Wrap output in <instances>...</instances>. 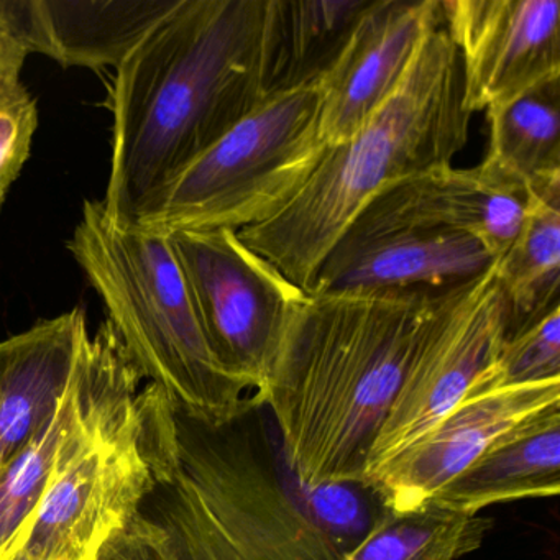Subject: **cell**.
I'll use <instances>...</instances> for the list:
<instances>
[{
  "instance_id": "cell-21",
  "label": "cell",
  "mask_w": 560,
  "mask_h": 560,
  "mask_svg": "<svg viewBox=\"0 0 560 560\" xmlns=\"http://www.w3.org/2000/svg\"><path fill=\"white\" fill-rule=\"evenodd\" d=\"M497 281L506 339L560 307V185L527 192L520 232L497 261Z\"/></svg>"
},
{
  "instance_id": "cell-27",
  "label": "cell",
  "mask_w": 560,
  "mask_h": 560,
  "mask_svg": "<svg viewBox=\"0 0 560 560\" xmlns=\"http://www.w3.org/2000/svg\"><path fill=\"white\" fill-rule=\"evenodd\" d=\"M0 560H28L21 550H15V552L9 553V556L0 557Z\"/></svg>"
},
{
  "instance_id": "cell-7",
  "label": "cell",
  "mask_w": 560,
  "mask_h": 560,
  "mask_svg": "<svg viewBox=\"0 0 560 560\" xmlns=\"http://www.w3.org/2000/svg\"><path fill=\"white\" fill-rule=\"evenodd\" d=\"M178 455V418L150 383L137 405L55 475L28 520L19 550L28 560H91L126 526L147 494L165 483Z\"/></svg>"
},
{
  "instance_id": "cell-18",
  "label": "cell",
  "mask_w": 560,
  "mask_h": 560,
  "mask_svg": "<svg viewBox=\"0 0 560 560\" xmlns=\"http://www.w3.org/2000/svg\"><path fill=\"white\" fill-rule=\"evenodd\" d=\"M378 198L422 224L477 238L497 261L520 232L527 201L526 192L481 165L432 170L393 186Z\"/></svg>"
},
{
  "instance_id": "cell-8",
  "label": "cell",
  "mask_w": 560,
  "mask_h": 560,
  "mask_svg": "<svg viewBox=\"0 0 560 560\" xmlns=\"http://www.w3.org/2000/svg\"><path fill=\"white\" fill-rule=\"evenodd\" d=\"M168 237L215 362L260 393L306 293L231 229Z\"/></svg>"
},
{
  "instance_id": "cell-11",
  "label": "cell",
  "mask_w": 560,
  "mask_h": 560,
  "mask_svg": "<svg viewBox=\"0 0 560 560\" xmlns=\"http://www.w3.org/2000/svg\"><path fill=\"white\" fill-rule=\"evenodd\" d=\"M504 340L506 314L494 261L445 314L409 370L370 452L366 477L454 409Z\"/></svg>"
},
{
  "instance_id": "cell-6",
  "label": "cell",
  "mask_w": 560,
  "mask_h": 560,
  "mask_svg": "<svg viewBox=\"0 0 560 560\" xmlns=\"http://www.w3.org/2000/svg\"><path fill=\"white\" fill-rule=\"evenodd\" d=\"M327 149L319 83L270 94L160 186L133 225L170 235L264 224L290 205Z\"/></svg>"
},
{
  "instance_id": "cell-20",
  "label": "cell",
  "mask_w": 560,
  "mask_h": 560,
  "mask_svg": "<svg viewBox=\"0 0 560 560\" xmlns=\"http://www.w3.org/2000/svg\"><path fill=\"white\" fill-rule=\"evenodd\" d=\"M490 143L480 163L520 191L560 185V80L488 110Z\"/></svg>"
},
{
  "instance_id": "cell-22",
  "label": "cell",
  "mask_w": 560,
  "mask_h": 560,
  "mask_svg": "<svg viewBox=\"0 0 560 560\" xmlns=\"http://www.w3.org/2000/svg\"><path fill=\"white\" fill-rule=\"evenodd\" d=\"M493 523L425 503L409 513L386 510L340 560H458L483 542Z\"/></svg>"
},
{
  "instance_id": "cell-3",
  "label": "cell",
  "mask_w": 560,
  "mask_h": 560,
  "mask_svg": "<svg viewBox=\"0 0 560 560\" xmlns=\"http://www.w3.org/2000/svg\"><path fill=\"white\" fill-rule=\"evenodd\" d=\"M182 418L175 467L156 487L176 560H340L386 511L366 481L301 483L257 395L222 424Z\"/></svg>"
},
{
  "instance_id": "cell-13",
  "label": "cell",
  "mask_w": 560,
  "mask_h": 560,
  "mask_svg": "<svg viewBox=\"0 0 560 560\" xmlns=\"http://www.w3.org/2000/svg\"><path fill=\"white\" fill-rule=\"evenodd\" d=\"M444 27L439 0H372L319 81L320 137L349 140L395 93L425 38Z\"/></svg>"
},
{
  "instance_id": "cell-17",
  "label": "cell",
  "mask_w": 560,
  "mask_h": 560,
  "mask_svg": "<svg viewBox=\"0 0 560 560\" xmlns=\"http://www.w3.org/2000/svg\"><path fill=\"white\" fill-rule=\"evenodd\" d=\"M560 493V401L498 435L428 503L457 513Z\"/></svg>"
},
{
  "instance_id": "cell-23",
  "label": "cell",
  "mask_w": 560,
  "mask_h": 560,
  "mask_svg": "<svg viewBox=\"0 0 560 560\" xmlns=\"http://www.w3.org/2000/svg\"><path fill=\"white\" fill-rule=\"evenodd\" d=\"M546 382H560V307L504 340L465 398Z\"/></svg>"
},
{
  "instance_id": "cell-24",
  "label": "cell",
  "mask_w": 560,
  "mask_h": 560,
  "mask_svg": "<svg viewBox=\"0 0 560 560\" xmlns=\"http://www.w3.org/2000/svg\"><path fill=\"white\" fill-rule=\"evenodd\" d=\"M37 126V104L21 74H0V211L31 156Z\"/></svg>"
},
{
  "instance_id": "cell-10",
  "label": "cell",
  "mask_w": 560,
  "mask_h": 560,
  "mask_svg": "<svg viewBox=\"0 0 560 560\" xmlns=\"http://www.w3.org/2000/svg\"><path fill=\"white\" fill-rule=\"evenodd\" d=\"M494 261L477 238L422 224L375 198L332 245L306 294L452 290Z\"/></svg>"
},
{
  "instance_id": "cell-26",
  "label": "cell",
  "mask_w": 560,
  "mask_h": 560,
  "mask_svg": "<svg viewBox=\"0 0 560 560\" xmlns=\"http://www.w3.org/2000/svg\"><path fill=\"white\" fill-rule=\"evenodd\" d=\"M27 51L15 37L4 9L0 5V74L19 73L24 67Z\"/></svg>"
},
{
  "instance_id": "cell-2",
  "label": "cell",
  "mask_w": 560,
  "mask_h": 560,
  "mask_svg": "<svg viewBox=\"0 0 560 560\" xmlns=\"http://www.w3.org/2000/svg\"><path fill=\"white\" fill-rule=\"evenodd\" d=\"M275 0H178L116 68L104 211L133 224L143 202L268 94Z\"/></svg>"
},
{
  "instance_id": "cell-12",
  "label": "cell",
  "mask_w": 560,
  "mask_h": 560,
  "mask_svg": "<svg viewBox=\"0 0 560 560\" xmlns=\"http://www.w3.org/2000/svg\"><path fill=\"white\" fill-rule=\"evenodd\" d=\"M441 11L471 116L560 80L559 0H444Z\"/></svg>"
},
{
  "instance_id": "cell-1",
  "label": "cell",
  "mask_w": 560,
  "mask_h": 560,
  "mask_svg": "<svg viewBox=\"0 0 560 560\" xmlns=\"http://www.w3.org/2000/svg\"><path fill=\"white\" fill-rule=\"evenodd\" d=\"M475 281L304 296L267 385L255 393L270 408L301 483L365 481L370 452L409 370Z\"/></svg>"
},
{
  "instance_id": "cell-16",
  "label": "cell",
  "mask_w": 560,
  "mask_h": 560,
  "mask_svg": "<svg viewBox=\"0 0 560 560\" xmlns=\"http://www.w3.org/2000/svg\"><path fill=\"white\" fill-rule=\"evenodd\" d=\"M86 329V314L74 307L0 342L2 468L54 418Z\"/></svg>"
},
{
  "instance_id": "cell-14",
  "label": "cell",
  "mask_w": 560,
  "mask_h": 560,
  "mask_svg": "<svg viewBox=\"0 0 560 560\" xmlns=\"http://www.w3.org/2000/svg\"><path fill=\"white\" fill-rule=\"evenodd\" d=\"M560 382L465 398L429 431L366 477L386 510L409 513L424 506L444 485L468 467L498 435L552 402Z\"/></svg>"
},
{
  "instance_id": "cell-5",
  "label": "cell",
  "mask_w": 560,
  "mask_h": 560,
  "mask_svg": "<svg viewBox=\"0 0 560 560\" xmlns=\"http://www.w3.org/2000/svg\"><path fill=\"white\" fill-rule=\"evenodd\" d=\"M68 248L130 359L178 415L218 425L244 408L255 393L215 362L168 235L117 224L86 201Z\"/></svg>"
},
{
  "instance_id": "cell-9",
  "label": "cell",
  "mask_w": 560,
  "mask_h": 560,
  "mask_svg": "<svg viewBox=\"0 0 560 560\" xmlns=\"http://www.w3.org/2000/svg\"><path fill=\"white\" fill-rule=\"evenodd\" d=\"M142 380L109 320L94 336L84 330L70 386L54 418L0 471V557L19 550L58 470L137 405Z\"/></svg>"
},
{
  "instance_id": "cell-28",
  "label": "cell",
  "mask_w": 560,
  "mask_h": 560,
  "mask_svg": "<svg viewBox=\"0 0 560 560\" xmlns=\"http://www.w3.org/2000/svg\"><path fill=\"white\" fill-rule=\"evenodd\" d=\"M0 471H2V452H0Z\"/></svg>"
},
{
  "instance_id": "cell-4",
  "label": "cell",
  "mask_w": 560,
  "mask_h": 560,
  "mask_svg": "<svg viewBox=\"0 0 560 560\" xmlns=\"http://www.w3.org/2000/svg\"><path fill=\"white\" fill-rule=\"evenodd\" d=\"M470 122L460 57L441 27L359 132L327 149L290 205L238 235L310 293L317 268L353 219L393 186L451 166L467 145Z\"/></svg>"
},
{
  "instance_id": "cell-15",
  "label": "cell",
  "mask_w": 560,
  "mask_h": 560,
  "mask_svg": "<svg viewBox=\"0 0 560 560\" xmlns=\"http://www.w3.org/2000/svg\"><path fill=\"white\" fill-rule=\"evenodd\" d=\"M178 0H0L28 54L63 67L119 68Z\"/></svg>"
},
{
  "instance_id": "cell-25",
  "label": "cell",
  "mask_w": 560,
  "mask_h": 560,
  "mask_svg": "<svg viewBox=\"0 0 560 560\" xmlns=\"http://www.w3.org/2000/svg\"><path fill=\"white\" fill-rule=\"evenodd\" d=\"M91 560H176L168 534L155 521L136 514L103 540Z\"/></svg>"
},
{
  "instance_id": "cell-19",
  "label": "cell",
  "mask_w": 560,
  "mask_h": 560,
  "mask_svg": "<svg viewBox=\"0 0 560 560\" xmlns=\"http://www.w3.org/2000/svg\"><path fill=\"white\" fill-rule=\"evenodd\" d=\"M370 4L372 0H275L268 94L319 83Z\"/></svg>"
}]
</instances>
